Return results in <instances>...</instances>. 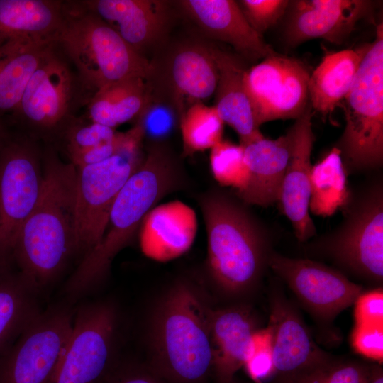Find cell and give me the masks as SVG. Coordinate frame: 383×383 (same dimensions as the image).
Wrapping results in <instances>:
<instances>
[{"label":"cell","instance_id":"cell-1","mask_svg":"<svg viewBox=\"0 0 383 383\" xmlns=\"http://www.w3.org/2000/svg\"><path fill=\"white\" fill-rule=\"evenodd\" d=\"M39 198L15 240L12 258L21 275L40 294L77 254L75 238L77 169L64 162L57 148L42 153Z\"/></svg>","mask_w":383,"mask_h":383},{"label":"cell","instance_id":"cell-2","mask_svg":"<svg viewBox=\"0 0 383 383\" xmlns=\"http://www.w3.org/2000/svg\"><path fill=\"white\" fill-rule=\"evenodd\" d=\"M182 167L162 145H150L112 205L100 243L84 255L67 279L69 300L82 298L106 277L115 256L138 232L146 214L167 194L187 184Z\"/></svg>","mask_w":383,"mask_h":383},{"label":"cell","instance_id":"cell-3","mask_svg":"<svg viewBox=\"0 0 383 383\" xmlns=\"http://www.w3.org/2000/svg\"><path fill=\"white\" fill-rule=\"evenodd\" d=\"M198 203L206 227L211 282L228 299L250 294L259 284L270 256L261 227L242 204L219 189L203 193Z\"/></svg>","mask_w":383,"mask_h":383},{"label":"cell","instance_id":"cell-4","mask_svg":"<svg viewBox=\"0 0 383 383\" xmlns=\"http://www.w3.org/2000/svg\"><path fill=\"white\" fill-rule=\"evenodd\" d=\"M210 309L186 283L160 301L150 328L149 366L168 383H206L212 376Z\"/></svg>","mask_w":383,"mask_h":383},{"label":"cell","instance_id":"cell-5","mask_svg":"<svg viewBox=\"0 0 383 383\" xmlns=\"http://www.w3.org/2000/svg\"><path fill=\"white\" fill-rule=\"evenodd\" d=\"M55 43L94 95L119 82L147 79L152 65L136 52L84 0L63 1Z\"/></svg>","mask_w":383,"mask_h":383},{"label":"cell","instance_id":"cell-6","mask_svg":"<svg viewBox=\"0 0 383 383\" xmlns=\"http://www.w3.org/2000/svg\"><path fill=\"white\" fill-rule=\"evenodd\" d=\"M93 94L56 43L30 79L7 122L46 144L57 143Z\"/></svg>","mask_w":383,"mask_h":383},{"label":"cell","instance_id":"cell-7","mask_svg":"<svg viewBox=\"0 0 383 383\" xmlns=\"http://www.w3.org/2000/svg\"><path fill=\"white\" fill-rule=\"evenodd\" d=\"M345 127L340 141L343 162L353 170L376 168L383 160V26L367 45L345 98Z\"/></svg>","mask_w":383,"mask_h":383},{"label":"cell","instance_id":"cell-8","mask_svg":"<svg viewBox=\"0 0 383 383\" xmlns=\"http://www.w3.org/2000/svg\"><path fill=\"white\" fill-rule=\"evenodd\" d=\"M143 137L134 126L123 133L118 150L109 158L77 169L75 238L82 257L101 240L112 205L141 165Z\"/></svg>","mask_w":383,"mask_h":383},{"label":"cell","instance_id":"cell-9","mask_svg":"<svg viewBox=\"0 0 383 383\" xmlns=\"http://www.w3.org/2000/svg\"><path fill=\"white\" fill-rule=\"evenodd\" d=\"M39 140L13 131L0 151V272L12 270L13 247L43 184Z\"/></svg>","mask_w":383,"mask_h":383},{"label":"cell","instance_id":"cell-10","mask_svg":"<svg viewBox=\"0 0 383 383\" xmlns=\"http://www.w3.org/2000/svg\"><path fill=\"white\" fill-rule=\"evenodd\" d=\"M119 318L109 301L74 309L73 328L50 383H103L118 365Z\"/></svg>","mask_w":383,"mask_h":383},{"label":"cell","instance_id":"cell-11","mask_svg":"<svg viewBox=\"0 0 383 383\" xmlns=\"http://www.w3.org/2000/svg\"><path fill=\"white\" fill-rule=\"evenodd\" d=\"M74 309L48 307L0 355V383H50L70 338Z\"/></svg>","mask_w":383,"mask_h":383},{"label":"cell","instance_id":"cell-12","mask_svg":"<svg viewBox=\"0 0 383 383\" xmlns=\"http://www.w3.org/2000/svg\"><path fill=\"white\" fill-rule=\"evenodd\" d=\"M270 383H306L335 357L315 343L300 313L279 288L269 294Z\"/></svg>","mask_w":383,"mask_h":383},{"label":"cell","instance_id":"cell-13","mask_svg":"<svg viewBox=\"0 0 383 383\" xmlns=\"http://www.w3.org/2000/svg\"><path fill=\"white\" fill-rule=\"evenodd\" d=\"M309 77L301 61L279 53L247 70L244 84L256 126L299 118L310 104Z\"/></svg>","mask_w":383,"mask_h":383},{"label":"cell","instance_id":"cell-14","mask_svg":"<svg viewBox=\"0 0 383 383\" xmlns=\"http://www.w3.org/2000/svg\"><path fill=\"white\" fill-rule=\"evenodd\" d=\"M267 265L318 323H333L364 292L343 273L311 260L271 253Z\"/></svg>","mask_w":383,"mask_h":383},{"label":"cell","instance_id":"cell-15","mask_svg":"<svg viewBox=\"0 0 383 383\" xmlns=\"http://www.w3.org/2000/svg\"><path fill=\"white\" fill-rule=\"evenodd\" d=\"M329 252L340 265L370 281L383 279V200L373 192L331 240Z\"/></svg>","mask_w":383,"mask_h":383},{"label":"cell","instance_id":"cell-16","mask_svg":"<svg viewBox=\"0 0 383 383\" xmlns=\"http://www.w3.org/2000/svg\"><path fill=\"white\" fill-rule=\"evenodd\" d=\"M370 9L371 2L365 0L296 1L286 28L287 43L296 46L321 38L341 44Z\"/></svg>","mask_w":383,"mask_h":383},{"label":"cell","instance_id":"cell-17","mask_svg":"<svg viewBox=\"0 0 383 383\" xmlns=\"http://www.w3.org/2000/svg\"><path fill=\"white\" fill-rule=\"evenodd\" d=\"M209 328L212 377L216 383H233L236 372L250 357L254 335L260 329L256 316L243 303L210 309Z\"/></svg>","mask_w":383,"mask_h":383},{"label":"cell","instance_id":"cell-18","mask_svg":"<svg viewBox=\"0 0 383 383\" xmlns=\"http://www.w3.org/2000/svg\"><path fill=\"white\" fill-rule=\"evenodd\" d=\"M311 106L296 119L291 155L283 178L279 201L292 223L296 237L304 242L316 233L309 215L311 154L315 140Z\"/></svg>","mask_w":383,"mask_h":383},{"label":"cell","instance_id":"cell-19","mask_svg":"<svg viewBox=\"0 0 383 383\" xmlns=\"http://www.w3.org/2000/svg\"><path fill=\"white\" fill-rule=\"evenodd\" d=\"M197 228L196 212L187 204L174 200L156 205L140 226V250L151 260L170 261L190 249Z\"/></svg>","mask_w":383,"mask_h":383},{"label":"cell","instance_id":"cell-20","mask_svg":"<svg viewBox=\"0 0 383 383\" xmlns=\"http://www.w3.org/2000/svg\"><path fill=\"white\" fill-rule=\"evenodd\" d=\"M139 55L158 43L168 23L169 9L159 0H84Z\"/></svg>","mask_w":383,"mask_h":383},{"label":"cell","instance_id":"cell-21","mask_svg":"<svg viewBox=\"0 0 383 383\" xmlns=\"http://www.w3.org/2000/svg\"><path fill=\"white\" fill-rule=\"evenodd\" d=\"M184 10L208 35L231 45L249 60L277 54L249 24L232 0H184Z\"/></svg>","mask_w":383,"mask_h":383},{"label":"cell","instance_id":"cell-22","mask_svg":"<svg viewBox=\"0 0 383 383\" xmlns=\"http://www.w3.org/2000/svg\"><path fill=\"white\" fill-rule=\"evenodd\" d=\"M171 102L180 116L192 105L203 103L216 91L218 69L209 45L188 43L172 54L166 68Z\"/></svg>","mask_w":383,"mask_h":383},{"label":"cell","instance_id":"cell-23","mask_svg":"<svg viewBox=\"0 0 383 383\" xmlns=\"http://www.w3.org/2000/svg\"><path fill=\"white\" fill-rule=\"evenodd\" d=\"M294 137L292 126L275 140L263 138L244 147L248 178L245 188L237 192L243 203L266 207L279 200Z\"/></svg>","mask_w":383,"mask_h":383},{"label":"cell","instance_id":"cell-24","mask_svg":"<svg viewBox=\"0 0 383 383\" xmlns=\"http://www.w3.org/2000/svg\"><path fill=\"white\" fill-rule=\"evenodd\" d=\"M215 60L218 79L213 106L219 116L239 136L243 147L265 138L256 126L247 94L244 77L247 70L235 55L219 47L210 45Z\"/></svg>","mask_w":383,"mask_h":383},{"label":"cell","instance_id":"cell-25","mask_svg":"<svg viewBox=\"0 0 383 383\" xmlns=\"http://www.w3.org/2000/svg\"><path fill=\"white\" fill-rule=\"evenodd\" d=\"M55 43L18 38L0 47V119L14 113L30 79Z\"/></svg>","mask_w":383,"mask_h":383},{"label":"cell","instance_id":"cell-26","mask_svg":"<svg viewBox=\"0 0 383 383\" xmlns=\"http://www.w3.org/2000/svg\"><path fill=\"white\" fill-rule=\"evenodd\" d=\"M62 0H0V47L12 40L55 42Z\"/></svg>","mask_w":383,"mask_h":383},{"label":"cell","instance_id":"cell-27","mask_svg":"<svg viewBox=\"0 0 383 383\" xmlns=\"http://www.w3.org/2000/svg\"><path fill=\"white\" fill-rule=\"evenodd\" d=\"M365 49L328 53L310 74V104L323 118L331 114L348 95Z\"/></svg>","mask_w":383,"mask_h":383},{"label":"cell","instance_id":"cell-28","mask_svg":"<svg viewBox=\"0 0 383 383\" xmlns=\"http://www.w3.org/2000/svg\"><path fill=\"white\" fill-rule=\"evenodd\" d=\"M40 294L18 271L0 272V355L42 311Z\"/></svg>","mask_w":383,"mask_h":383},{"label":"cell","instance_id":"cell-29","mask_svg":"<svg viewBox=\"0 0 383 383\" xmlns=\"http://www.w3.org/2000/svg\"><path fill=\"white\" fill-rule=\"evenodd\" d=\"M147 94L145 79L134 77L119 82L97 91L81 116L115 129L138 116Z\"/></svg>","mask_w":383,"mask_h":383},{"label":"cell","instance_id":"cell-30","mask_svg":"<svg viewBox=\"0 0 383 383\" xmlns=\"http://www.w3.org/2000/svg\"><path fill=\"white\" fill-rule=\"evenodd\" d=\"M346 173L340 150L335 147L312 165L309 210L321 216L333 215L348 198Z\"/></svg>","mask_w":383,"mask_h":383},{"label":"cell","instance_id":"cell-31","mask_svg":"<svg viewBox=\"0 0 383 383\" xmlns=\"http://www.w3.org/2000/svg\"><path fill=\"white\" fill-rule=\"evenodd\" d=\"M223 124L213 106L197 103L189 107L179 121L183 155L211 150L222 140Z\"/></svg>","mask_w":383,"mask_h":383},{"label":"cell","instance_id":"cell-32","mask_svg":"<svg viewBox=\"0 0 383 383\" xmlns=\"http://www.w3.org/2000/svg\"><path fill=\"white\" fill-rule=\"evenodd\" d=\"M180 118L172 103L160 96L151 95L148 89L145 102L135 118V126L140 129L143 140H148L150 145H160L174 132Z\"/></svg>","mask_w":383,"mask_h":383},{"label":"cell","instance_id":"cell-33","mask_svg":"<svg viewBox=\"0 0 383 383\" xmlns=\"http://www.w3.org/2000/svg\"><path fill=\"white\" fill-rule=\"evenodd\" d=\"M210 168L215 180L237 192L246 186L248 170L244 160V147L222 140L211 149Z\"/></svg>","mask_w":383,"mask_h":383},{"label":"cell","instance_id":"cell-34","mask_svg":"<svg viewBox=\"0 0 383 383\" xmlns=\"http://www.w3.org/2000/svg\"><path fill=\"white\" fill-rule=\"evenodd\" d=\"M119 132L114 128L87 121L79 116L63 132L61 143L67 157L94 147L114 141Z\"/></svg>","mask_w":383,"mask_h":383},{"label":"cell","instance_id":"cell-35","mask_svg":"<svg viewBox=\"0 0 383 383\" xmlns=\"http://www.w3.org/2000/svg\"><path fill=\"white\" fill-rule=\"evenodd\" d=\"M289 4L287 0H242L240 8L250 26L262 36L284 14Z\"/></svg>","mask_w":383,"mask_h":383},{"label":"cell","instance_id":"cell-36","mask_svg":"<svg viewBox=\"0 0 383 383\" xmlns=\"http://www.w3.org/2000/svg\"><path fill=\"white\" fill-rule=\"evenodd\" d=\"M370 362L335 357L306 383H365Z\"/></svg>","mask_w":383,"mask_h":383},{"label":"cell","instance_id":"cell-37","mask_svg":"<svg viewBox=\"0 0 383 383\" xmlns=\"http://www.w3.org/2000/svg\"><path fill=\"white\" fill-rule=\"evenodd\" d=\"M272 366V338L267 326L255 333L251 353L244 367L256 383H261L270 377Z\"/></svg>","mask_w":383,"mask_h":383},{"label":"cell","instance_id":"cell-38","mask_svg":"<svg viewBox=\"0 0 383 383\" xmlns=\"http://www.w3.org/2000/svg\"><path fill=\"white\" fill-rule=\"evenodd\" d=\"M350 343L358 354L379 363L382 362L383 326L355 324Z\"/></svg>","mask_w":383,"mask_h":383},{"label":"cell","instance_id":"cell-39","mask_svg":"<svg viewBox=\"0 0 383 383\" xmlns=\"http://www.w3.org/2000/svg\"><path fill=\"white\" fill-rule=\"evenodd\" d=\"M355 325L383 326V290L363 292L353 304Z\"/></svg>","mask_w":383,"mask_h":383},{"label":"cell","instance_id":"cell-40","mask_svg":"<svg viewBox=\"0 0 383 383\" xmlns=\"http://www.w3.org/2000/svg\"><path fill=\"white\" fill-rule=\"evenodd\" d=\"M103 383H168L149 365L118 363Z\"/></svg>","mask_w":383,"mask_h":383},{"label":"cell","instance_id":"cell-41","mask_svg":"<svg viewBox=\"0 0 383 383\" xmlns=\"http://www.w3.org/2000/svg\"><path fill=\"white\" fill-rule=\"evenodd\" d=\"M365 383H383V369L380 363H369Z\"/></svg>","mask_w":383,"mask_h":383},{"label":"cell","instance_id":"cell-42","mask_svg":"<svg viewBox=\"0 0 383 383\" xmlns=\"http://www.w3.org/2000/svg\"><path fill=\"white\" fill-rule=\"evenodd\" d=\"M11 133V127L6 119H0V151L9 139Z\"/></svg>","mask_w":383,"mask_h":383},{"label":"cell","instance_id":"cell-43","mask_svg":"<svg viewBox=\"0 0 383 383\" xmlns=\"http://www.w3.org/2000/svg\"><path fill=\"white\" fill-rule=\"evenodd\" d=\"M233 383H237V382H236L235 380V382H234Z\"/></svg>","mask_w":383,"mask_h":383}]
</instances>
